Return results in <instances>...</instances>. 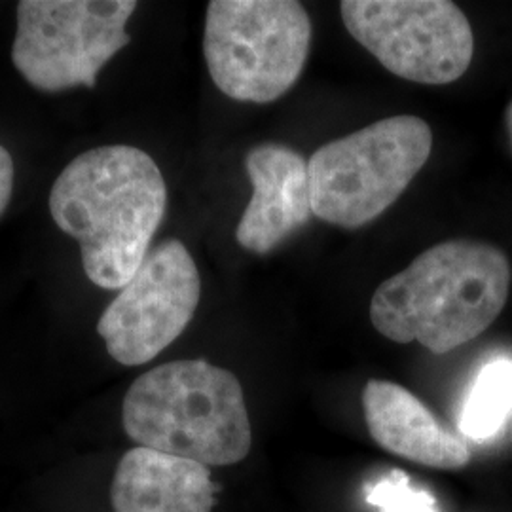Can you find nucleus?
I'll list each match as a JSON object with an SVG mask.
<instances>
[{
    "label": "nucleus",
    "instance_id": "f257e3e1",
    "mask_svg": "<svg viewBox=\"0 0 512 512\" xmlns=\"http://www.w3.org/2000/svg\"><path fill=\"white\" fill-rule=\"evenodd\" d=\"M167 186L141 148L97 147L76 156L55 179L50 213L80 243L88 279L124 289L143 264L164 220Z\"/></svg>",
    "mask_w": 512,
    "mask_h": 512
},
{
    "label": "nucleus",
    "instance_id": "f03ea898",
    "mask_svg": "<svg viewBox=\"0 0 512 512\" xmlns=\"http://www.w3.org/2000/svg\"><path fill=\"white\" fill-rule=\"evenodd\" d=\"M511 279L509 258L494 245L442 241L376 289L370 321L391 342H418L442 355L494 323L507 304Z\"/></svg>",
    "mask_w": 512,
    "mask_h": 512
},
{
    "label": "nucleus",
    "instance_id": "7ed1b4c3",
    "mask_svg": "<svg viewBox=\"0 0 512 512\" xmlns=\"http://www.w3.org/2000/svg\"><path fill=\"white\" fill-rule=\"evenodd\" d=\"M122 421L143 448L205 467L234 465L251 450V421L238 378L190 359L156 366L126 393Z\"/></svg>",
    "mask_w": 512,
    "mask_h": 512
},
{
    "label": "nucleus",
    "instance_id": "20e7f679",
    "mask_svg": "<svg viewBox=\"0 0 512 512\" xmlns=\"http://www.w3.org/2000/svg\"><path fill=\"white\" fill-rule=\"evenodd\" d=\"M433 131L425 120L399 114L317 148L308 160L311 213L357 230L403 196L427 164Z\"/></svg>",
    "mask_w": 512,
    "mask_h": 512
},
{
    "label": "nucleus",
    "instance_id": "39448f33",
    "mask_svg": "<svg viewBox=\"0 0 512 512\" xmlns=\"http://www.w3.org/2000/svg\"><path fill=\"white\" fill-rule=\"evenodd\" d=\"M311 21L296 0H213L203 55L220 92L241 103H274L306 67Z\"/></svg>",
    "mask_w": 512,
    "mask_h": 512
},
{
    "label": "nucleus",
    "instance_id": "423d86ee",
    "mask_svg": "<svg viewBox=\"0 0 512 512\" xmlns=\"http://www.w3.org/2000/svg\"><path fill=\"white\" fill-rule=\"evenodd\" d=\"M133 0H21L12 61L40 92L93 88L97 74L129 44Z\"/></svg>",
    "mask_w": 512,
    "mask_h": 512
},
{
    "label": "nucleus",
    "instance_id": "0eeeda50",
    "mask_svg": "<svg viewBox=\"0 0 512 512\" xmlns=\"http://www.w3.org/2000/svg\"><path fill=\"white\" fill-rule=\"evenodd\" d=\"M340 14L349 35L408 82L452 84L473 61L471 23L450 0H344Z\"/></svg>",
    "mask_w": 512,
    "mask_h": 512
},
{
    "label": "nucleus",
    "instance_id": "6e6552de",
    "mask_svg": "<svg viewBox=\"0 0 512 512\" xmlns=\"http://www.w3.org/2000/svg\"><path fill=\"white\" fill-rule=\"evenodd\" d=\"M200 294V272L184 243L167 239L150 249L97 323L110 357L126 366L158 357L188 327Z\"/></svg>",
    "mask_w": 512,
    "mask_h": 512
},
{
    "label": "nucleus",
    "instance_id": "1a4fd4ad",
    "mask_svg": "<svg viewBox=\"0 0 512 512\" xmlns=\"http://www.w3.org/2000/svg\"><path fill=\"white\" fill-rule=\"evenodd\" d=\"M245 169L253 198L241 215L236 239L243 249L266 255L313 215L308 162L293 148L266 143L247 152Z\"/></svg>",
    "mask_w": 512,
    "mask_h": 512
},
{
    "label": "nucleus",
    "instance_id": "9d476101",
    "mask_svg": "<svg viewBox=\"0 0 512 512\" xmlns=\"http://www.w3.org/2000/svg\"><path fill=\"white\" fill-rule=\"evenodd\" d=\"M366 425L384 450L433 469H461L471 450L403 385L370 380L363 389Z\"/></svg>",
    "mask_w": 512,
    "mask_h": 512
},
{
    "label": "nucleus",
    "instance_id": "9b49d317",
    "mask_svg": "<svg viewBox=\"0 0 512 512\" xmlns=\"http://www.w3.org/2000/svg\"><path fill=\"white\" fill-rule=\"evenodd\" d=\"M215 492L202 463L137 446L120 459L110 497L116 512H211Z\"/></svg>",
    "mask_w": 512,
    "mask_h": 512
},
{
    "label": "nucleus",
    "instance_id": "f8f14e48",
    "mask_svg": "<svg viewBox=\"0 0 512 512\" xmlns=\"http://www.w3.org/2000/svg\"><path fill=\"white\" fill-rule=\"evenodd\" d=\"M512 414V359L497 357L476 374L459 410V435L488 442L499 435Z\"/></svg>",
    "mask_w": 512,
    "mask_h": 512
},
{
    "label": "nucleus",
    "instance_id": "ddd939ff",
    "mask_svg": "<svg viewBox=\"0 0 512 512\" xmlns=\"http://www.w3.org/2000/svg\"><path fill=\"white\" fill-rule=\"evenodd\" d=\"M366 501L380 512H440L435 497L416 488L403 471H391L372 484Z\"/></svg>",
    "mask_w": 512,
    "mask_h": 512
},
{
    "label": "nucleus",
    "instance_id": "4468645a",
    "mask_svg": "<svg viewBox=\"0 0 512 512\" xmlns=\"http://www.w3.org/2000/svg\"><path fill=\"white\" fill-rule=\"evenodd\" d=\"M14 190V160L10 152L0 145V217L8 207Z\"/></svg>",
    "mask_w": 512,
    "mask_h": 512
},
{
    "label": "nucleus",
    "instance_id": "2eb2a0df",
    "mask_svg": "<svg viewBox=\"0 0 512 512\" xmlns=\"http://www.w3.org/2000/svg\"><path fill=\"white\" fill-rule=\"evenodd\" d=\"M505 126H507V135H509V141H511L512 148V101L511 105L505 110Z\"/></svg>",
    "mask_w": 512,
    "mask_h": 512
}]
</instances>
